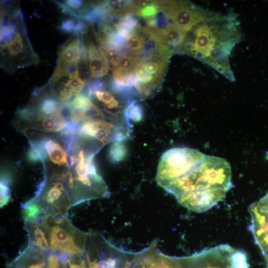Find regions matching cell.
Wrapping results in <instances>:
<instances>
[{"mask_svg": "<svg viewBox=\"0 0 268 268\" xmlns=\"http://www.w3.org/2000/svg\"><path fill=\"white\" fill-rule=\"evenodd\" d=\"M158 185L174 195L182 206L202 212L221 201L232 188L231 167L224 158L206 155L190 173Z\"/></svg>", "mask_w": 268, "mask_h": 268, "instance_id": "6da1fadb", "label": "cell"}, {"mask_svg": "<svg viewBox=\"0 0 268 268\" xmlns=\"http://www.w3.org/2000/svg\"><path fill=\"white\" fill-rule=\"evenodd\" d=\"M241 37L238 21L233 14L213 12L186 33L178 52L197 58L234 81L229 57Z\"/></svg>", "mask_w": 268, "mask_h": 268, "instance_id": "7a4b0ae2", "label": "cell"}, {"mask_svg": "<svg viewBox=\"0 0 268 268\" xmlns=\"http://www.w3.org/2000/svg\"><path fill=\"white\" fill-rule=\"evenodd\" d=\"M1 10L0 65L5 71L13 73L39 62L27 35L20 8Z\"/></svg>", "mask_w": 268, "mask_h": 268, "instance_id": "3957f363", "label": "cell"}, {"mask_svg": "<svg viewBox=\"0 0 268 268\" xmlns=\"http://www.w3.org/2000/svg\"><path fill=\"white\" fill-rule=\"evenodd\" d=\"M96 154L85 148H81L78 153L75 168L63 174L64 185L72 206L109 196L108 187L98 173L94 162Z\"/></svg>", "mask_w": 268, "mask_h": 268, "instance_id": "277c9868", "label": "cell"}, {"mask_svg": "<svg viewBox=\"0 0 268 268\" xmlns=\"http://www.w3.org/2000/svg\"><path fill=\"white\" fill-rule=\"evenodd\" d=\"M172 53L169 47L160 43L145 50L134 70L138 96L146 99L160 88Z\"/></svg>", "mask_w": 268, "mask_h": 268, "instance_id": "5b68a950", "label": "cell"}, {"mask_svg": "<svg viewBox=\"0 0 268 268\" xmlns=\"http://www.w3.org/2000/svg\"><path fill=\"white\" fill-rule=\"evenodd\" d=\"M50 251L67 255L84 254L88 233L75 227L66 215L43 217Z\"/></svg>", "mask_w": 268, "mask_h": 268, "instance_id": "8992f818", "label": "cell"}, {"mask_svg": "<svg viewBox=\"0 0 268 268\" xmlns=\"http://www.w3.org/2000/svg\"><path fill=\"white\" fill-rule=\"evenodd\" d=\"M178 268H249L246 254L226 244L178 257Z\"/></svg>", "mask_w": 268, "mask_h": 268, "instance_id": "52a82bcc", "label": "cell"}, {"mask_svg": "<svg viewBox=\"0 0 268 268\" xmlns=\"http://www.w3.org/2000/svg\"><path fill=\"white\" fill-rule=\"evenodd\" d=\"M206 155L187 147L166 150L160 159L156 176L157 184L180 178L198 167Z\"/></svg>", "mask_w": 268, "mask_h": 268, "instance_id": "ba28073f", "label": "cell"}, {"mask_svg": "<svg viewBox=\"0 0 268 268\" xmlns=\"http://www.w3.org/2000/svg\"><path fill=\"white\" fill-rule=\"evenodd\" d=\"M32 200L40 207L45 215H66L72 207L62 174L46 178Z\"/></svg>", "mask_w": 268, "mask_h": 268, "instance_id": "9c48e42d", "label": "cell"}, {"mask_svg": "<svg viewBox=\"0 0 268 268\" xmlns=\"http://www.w3.org/2000/svg\"><path fill=\"white\" fill-rule=\"evenodd\" d=\"M157 2L166 18L187 33L213 13L187 1L162 0Z\"/></svg>", "mask_w": 268, "mask_h": 268, "instance_id": "30bf717a", "label": "cell"}, {"mask_svg": "<svg viewBox=\"0 0 268 268\" xmlns=\"http://www.w3.org/2000/svg\"><path fill=\"white\" fill-rule=\"evenodd\" d=\"M85 50L79 34H73L62 47L54 73L47 85H51L78 68V63L84 58Z\"/></svg>", "mask_w": 268, "mask_h": 268, "instance_id": "8fae6325", "label": "cell"}, {"mask_svg": "<svg viewBox=\"0 0 268 268\" xmlns=\"http://www.w3.org/2000/svg\"><path fill=\"white\" fill-rule=\"evenodd\" d=\"M249 211L251 216L250 230L268 264V193L251 204Z\"/></svg>", "mask_w": 268, "mask_h": 268, "instance_id": "7c38bea8", "label": "cell"}, {"mask_svg": "<svg viewBox=\"0 0 268 268\" xmlns=\"http://www.w3.org/2000/svg\"><path fill=\"white\" fill-rule=\"evenodd\" d=\"M154 240L144 249L135 253L130 268H178V257L162 253Z\"/></svg>", "mask_w": 268, "mask_h": 268, "instance_id": "4fadbf2b", "label": "cell"}, {"mask_svg": "<svg viewBox=\"0 0 268 268\" xmlns=\"http://www.w3.org/2000/svg\"><path fill=\"white\" fill-rule=\"evenodd\" d=\"M85 58L88 59V68L92 77L105 75L110 69L109 60L102 48L97 47L94 43L82 42Z\"/></svg>", "mask_w": 268, "mask_h": 268, "instance_id": "5bb4252c", "label": "cell"}, {"mask_svg": "<svg viewBox=\"0 0 268 268\" xmlns=\"http://www.w3.org/2000/svg\"><path fill=\"white\" fill-rule=\"evenodd\" d=\"M47 251L27 245V247L7 265V268H46Z\"/></svg>", "mask_w": 268, "mask_h": 268, "instance_id": "9a60e30c", "label": "cell"}, {"mask_svg": "<svg viewBox=\"0 0 268 268\" xmlns=\"http://www.w3.org/2000/svg\"><path fill=\"white\" fill-rule=\"evenodd\" d=\"M44 216L25 221V226L28 236V245L39 250L49 251L50 245Z\"/></svg>", "mask_w": 268, "mask_h": 268, "instance_id": "2e32d148", "label": "cell"}, {"mask_svg": "<svg viewBox=\"0 0 268 268\" xmlns=\"http://www.w3.org/2000/svg\"><path fill=\"white\" fill-rule=\"evenodd\" d=\"M35 120L38 123L36 125L37 129L50 132H58L63 130L67 122L66 119L61 114L60 111L49 116L38 114Z\"/></svg>", "mask_w": 268, "mask_h": 268, "instance_id": "e0dca14e", "label": "cell"}, {"mask_svg": "<svg viewBox=\"0 0 268 268\" xmlns=\"http://www.w3.org/2000/svg\"><path fill=\"white\" fill-rule=\"evenodd\" d=\"M145 36L143 34L137 32L136 30L127 38L125 46L122 50V53L123 54H130L140 57L145 51Z\"/></svg>", "mask_w": 268, "mask_h": 268, "instance_id": "ac0fdd59", "label": "cell"}, {"mask_svg": "<svg viewBox=\"0 0 268 268\" xmlns=\"http://www.w3.org/2000/svg\"><path fill=\"white\" fill-rule=\"evenodd\" d=\"M133 14H126L118 18L116 21L111 22L117 32L126 39L130 34L137 30L139 26L137 19Z\"/></svg>", "mask_w": 268, "mask_h": 268, "instance_id": "d6986e66", "label": "cell"}, {"mask_svg": "<svg viewBox=\"0 0 268 268\" xmlns=\"http://www.w3.org/2000/svg\"><path fill=\"white\" fill-rule=\"evenodd\" d=\"M45 146L51 161L58 165L68 166L67 153L58 142L45 138Z\"/></svg>", "mask_w": 268, "mask_h": 268, "instance_id": "ffe728a7", "label": "cell"}, {"mask_svg": "<svg viewBox=\"0 0 268 268\" xmlns=\"http://www.w3.org/2000/svg\"><path fill=\"white\" fill-rule=\"evenodd\" d=\"M61 106L58 100L54 97L47 96L40 100L38 105L39 114L49 116L60 112Z\"/></svg>", "mask_w": 268, "mask_h": 268, "instance_id": "44dd1931", "label": "cell"}, {"mask_svg": "<svg viewBox=\"0 0 268 268\" xmlns=\"http://www.w3.org/2000/svg\"><path fill=\"white\" fill-rule=\"evenodd\" d=\"M94 96L108 109L116 110L120 107L119 101L108 91H97L95 92Z\"/></svg>", "mask_w": 268, "mask_h": 268, "instance_id": "7402d4cb", "label": "cell"}, {"mask_svg": "<svg viewBox=\"0 0 268 268\" xmlns=\"http://www.w3.org/2000/svg\"><path fill=\"white\" fill-rule=\"evenodd\" d=\"M125 115L128 121H139L142 118L143 113L141 107L135 100L128 102L126 109Z\"/></svg>", "mask_w": 268, "mask_h": 268, "instance_id": "603a6c76", "label": "cell"}, {"mask_svg": "<svg viewBox=\"0 0 268 268\" xmlns=\"http://www.w3.org/2000/svg\"><path fill=\"white\" fill-rule=\"evenodd\" d=\"M121 141H115L110 147L109 157L110 160L113 162L122 160L125 157L126 153V148Z\"/></svg>", "mask_w": 268, "mask_h": 268, "instance_id": "cb8c5ba5", "label": "cell"}, {"mask_svg": "<svg viewBox=\"0 0 268 268\" xmlns=\"http://www.w3.org/2000/svg\"><path fill=\"white\" fill-rule=\"evenodd\" d=\"M67 82L73 88L76 96L79 95L85 86V82L79 75V69L69 74Z\"/></svg>", "mask_w": 268, "mask_h": 268, "instance_id": "d4e9b609", "label": "cell"}, {"mask_svg": "<svg viewBox=\"0 0 268 268\" xmlns=\"http://www.w3.org/2000/svg\"><path fill=\"white\" fill-rule=\"evenodd\" d=\"M102 48L109 61L110 62L114 67H115L123 55L121 50L108 46H105Z\"/></svg>", "mask_w": 268, "mask_h": 268, "instance_id": "484cf974", "label": "cell"}, {"mask_svg": "<svg viewBox=\"0 0 268 268\" xmlns=\"http://www.w3.org/2000/svg\"><path fill=\"white\" fill-rule=\"evenodd\" d=\"M76 96V93L73 88L67 82L64 83L61 89L59 99L60 102L66 103L73 96Z\"/></svg>", "mask_w": 268, "mask_h": 268, "instance_id": "4316f807", "label": "cell"}, {"mask_svg": "<svg viewBox=\"0 0 268 268\" xmlns=\"http://www.w3.org/2000/svg\"><path fill=\"white\" fill-rule=\"evenodd\" d=\"M4 180L2 178L0 182V205L3 206L8 202L9 197V189L7 186L8 181L6 179Z\"/></svg>", "mask_w": 268, "mask_h": 268, "instance_id": "83f0119b", "label": "cell"}, {"mask_svg": "<svg viewBox=\"0 0 268 268\" xmlns=\"http://www.w3.org/2000/svg\"><path fill=\"white\" fill-rule=\"evenodd\" d=\"M77 23L72 19H66L62 21L60 29L66 33H74Z\"/></svg>", "mask_w": 268, "mask_h": 268, "instance_id": "f1b7e54d", "label": "cell"}, {"mask_svg": "<svg viewBox=\"0 0 268 268\" xmlns=\"http://www.w3.org/2000/svg\"><path fill=\"white\" fill-rule=\"evenodd\" d=\"M27 157L30 162L44 161L40 152L32 145H31V147L27 152Z\"/></svg>", "mask_w": 268, "mask_h": 268, "instance_id": "f546056e", "label": "cell"}, {"mask_svg": "<svg viewBox=\"0 0 268 268\" xmlns=\"http://www.w3.org/2000/svg\"><path fill=\"white\" fill-rule=\"evenodd\" d=\"M65 4L72 10H77L82 5V1L81 0H66Z\"/></svg>", "mask_w": 268, "mask_h": 268, "instance_id": "4dcf8cb0", "label": "cell"}, {"mask_svg": "<svg viewBox=\"0 0 268 268\" xmlns=\"http://www.w3.org/2000/svg\"><path fill=\"white\" fill-rule=\"evenodd\" d=\"M267 268H268V264H267Z\"/></svg>", "mask_w": 268, "mask_h": 268, "instance_id": "1f68e13d", "label": "cell"}]
</instances>
